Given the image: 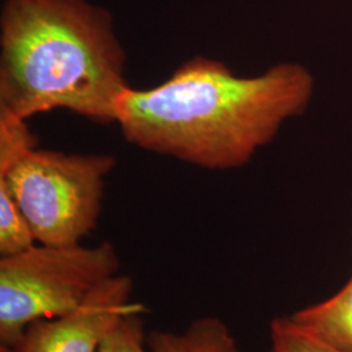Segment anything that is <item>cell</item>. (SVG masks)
Wrapping results in <instances>:
<instances>
[{
	"mask_svg": "<svg viewBox=\"0 0 352 352\" xmlns=\"http://www.w3.org/2000/svg\"><path fill=\"white\" fill-rule=\"evenodd\" d=\"M315 77L296 62L238 76L217 59L195 56L162 84L126 89L116 122L126 142L206 170H235L305 113Z\"/></svg>",
	"mask_w": 352,
	"mask_h": 352,
	"instance_id": "obj_1",
	"label": "cell"
},
{
	"mask_svg": "<svg viewBox=\"0 0 352 352\" xmlns=\"http://www.w3.org/2000/svg\"><path fill=\"white\" fill-rule=\"evenodd\" d=\"M111 13L88 0H6L0 13V107L29 120L67 110L116 122L129 88Z\"/></svg>",
	"mask_w": 352,
	"mask_h": 352,
	"instance_id": "obj_2",
	"label": "cell"
},
{
	"mask_svg": "<svg viewBox=\"0 0 352 352\" xmlns=\"http://www.w3.org/2000/svg\"><path fill=\"white\" fill-rule=\"evenodd\" d=\"M110 241L94 247L36 244L0 260V344L13 346L38 320L72 312L104 280L119 274Z\"/></svg>",
	"mask_w": 352,
	"mask_h": 352,
	"instance_id": "obj_3",
	"label": "cell"
},
{
	"mask_svg": "<svg viewBox=\"0 0 352 352\" xmlns=\"http://www.w3.org/2000/svg\"><path fill=\"white\" fill-rule=\"evenodd\" d=\"M111 154L36 149L0 175L32 227L38 244H78L97 227Z\"/></svg>",
	"mask_w": 352,
	"mask_h": 352,
	"instance_id": "obj_4",
	"label": "cell"
},
{
	"mask_svg": "<svg viewBox=\"0 0 352 352\" xmlns=\"http://www.w3.org/2000/svg\"><path fill=\"white\" fill-rule=\"evenodd\" d=\"M132 279L118 274L104 280L81 305L67 315L38 320L26 327L11 352H97L103 338L133 304ZM8 347V346H7Z\"/></svg>",
	"mask_w": 352,
	"mask_h": 352,
	"instance_id": "obj_5",
	"label": "cell"
},
{
	"mask_svg": "<svg viewBox=\"0 0 352 352\" xmlns=\"http://www.w3.org/2000/svg\"><path fill=\"white\" fill-rule=\"evenodd\" d=\"M308 336L334 352H352V276L324 302L289 316Z\"/></svg>",
	"mask_w": 352,
	"mask_h": 352,
	"instance_id": "obj_6",
	"label": "cell"
},
{
	"mask_svg": "<svg viewBox=\"0 0 352 352\" xmlns=\"http://www.w3.org/2000/svg\"><path fill=\"white\" fill-rule=\"evenodd\" d=\"M151 352H240L232 333L217 317L195 320L182 331H153Z\"/></svg>",
	"mask_w": 352,
	"mask_h": 352,
	"instance_id": "obj_7",
	"label": "cell"
},
{
	"mask_svg": "<svg viewBox=\"0 0 352 352\" xmlns=\"http://www.w3.org/2000/svg\"><path fill=\"white\" fill-rule=\"evenodd\" d=\"M37 240L8 188L0 183V254L8 257L34 247Z\"/></svg>",
	"mask_w": 352,
	"mask_h": 352,
	"instance_id": "obj_8",
	"label": "cell"
},
{
	"mask_svg": "<svg viewBox=\"0 0 352 352\" xmlns=\"http://www.w3.org/2000/svg\"><path fill=\"white\" fill-rule=\"evenodd\" d=\"M38 138L28 120L0 107V175L37 149Z\"/></svg>",
	"mask_w": 352,
	"mask_h": 352,
	"instance_id": "obj_9",
	"label": "cell"
},
{
	"mask_svg": "<svg viewBox=\"0 0 352 352\" xmlns=\"http://www.w3.org/2000/svg\"><path fill=\"white\" fill-rule=\"evenodd\" d=\"M140 314L135 311L123 317L103 338L97 352H151Z\"/></svg>",
	"mask_w": 352,
	"mask_h": 352,
	"instance_id": "obj_10",
	"label": "cell"
},
{
	"mask_svg": "<svg viewBox=\"0 0 352 352\" xmlns=\"http://www.w3.org/2000/svg\"><path fill=\"white\" fill-rule=\"evenodd\" d=\"M270 352H334L296 327L289 317H278L270 325Z\"/></svg>",
	"mask_w": 352,
	"mask_h": 352,
	"instance_id": "obj_11",
	"label": "cell"
}]
</instances>
